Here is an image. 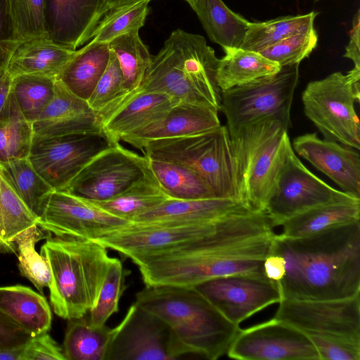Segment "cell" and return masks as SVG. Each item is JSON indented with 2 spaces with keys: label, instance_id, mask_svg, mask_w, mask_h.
<instances>
[{
  "label": "cell",
  "instance_id": "1",
  "mask_svg": "<svg viewBox=\"0 0 360 360\" xmlns=\"http://www.w3.org/2000/svg\"><path fill=\"white\" fill-rule=\"evenodd\" d=\"M274 227L265 212L245 208L224 216L202 237L132 262L145 285L195 287L236 274L266 277L263 264L272 250Z\"/></svg>",
  "mask_w": 360,
  "mask_h": 360
},
{
  "label": "cell",
  "instance_id": "2",
  "mask_svg": "<svg viewBox=\"0 0 360 360\" xmlns=\"http://www.w3.org/2000/svg\"><path fill=\"white\" fill-rule=\"evenodd\" d=\"M286 264L282 300H334L360 293V220L300 238L276 235Z\"/></svg>",
  "mask_w": 360,
  "mask_h": 360
},
{
  "label": "cell",
  "instance_id": "3",
  "mask_svg": "<svg viewBox=\"0 0 360 360\" xmlns=\"http://www.w3.org/2000/svg\"><path fill=\"white\" fill-rule=\"evenodd\" d=\"M135 303L161 319L187 355L217 359L226 354L240 330L195 287L146 285Z\"/></svg>",
  "mask_w": 360,
  "mask_h": 360
},
{
  "label": "cell",
  "instance_id": "4",
  "mask_svg": "<svg viewBox=\"0 0 360 360\" xmlns=\"http://www.w3.org/2000/svg\"><path fill=\"white\" fill-rule=\"evenodd\" d=\"M219 62L204 37L175 30L160 51L153 56L143 82L135 91L161 93L178 103L203 105L219 112L221 104L217 81Z\"/></svg>",
  "mask_w": 360,
  "mask_h": 360
},
{
  "label": "cell",
  "instance_id": "5",
  "mask_svg": "<svg viewBox=\"0 0 360 360\" xmlns=\"http://www.w3.org/2000/svg\"><path fill=\"white\" fill-rule=\"evenodd\" d=\"M41 255L50 270L55 314L67 320L86 316L96 302L111 259L107 248L92 240L50 236Z\"/></svg>",
  "mask_w": 360,
  "mask_h": 360
},
{
  "label": "cell",
  "instance_id": "6",
  "mask_svg": "<svg viewBox=\"0 0 360 360\" xmlns=\"http://www.w3.org/2000/svg\"><path fill=\"white\" fill-rule=\"evenodd\" d=\"M291 124L266 119L229 131L235 159L240 200L250 209L266 206L292 147Z\"/></svg>",
  "mask_w": 360,
  "mask_h": 360
},
{
  "label": "cell",
  "instance_id": "7",
  "mask_svg": "<svg viewBox=\"0 0 360 360\" xmlns=\"http://www.w3.org/2000/svg\"><path fill=\"white\" fill-rule=\"evenodd\" d=\"M141 151L148 159L173 162L194 172L217 198L240 200L230 135L225 126L188 136L150 141Z\"/></svg>",
  "mask_w": 360,
  "mask_h": 360
},
{
  "label": "cell",
  "instance_id": "8",
  "mask_svg": "<svg viewBox=\"0 0 360 360\" xmlns=\"http://www.w3.org/2000/svg\"><path fill=\"white\" fill-rule=\"evenodd\" d=\"M299 65L275 75L221 91V110L232 131L266 119L290 123V108L299 79Z\"/></svg>",
  "mask_w": 360,
  "mask_h": 360
},
{
  "label": "cell",
  "instance_id": "9",
  "mask_svg": "<svg viewBox=\"0 0 360 360\" xmlns=\"http://www.w3.org/2000/svg\"><path fill=\"white\" fill-rule=\"evenodd\" d=\"M360 94L347 75L333 72L309 82L302 94L306 116L325 139L360 148V124L354 103Z\"/></svg>",
  "mask_w": 360,
  "mask_h": 360
},
{
  "label": "cell",
  "instance_id": "10",
  "mask_svg": "<svg viewBox=\"0 0 360 360\" xmlns=\"http://www.w3.org/2000/svg\"><path fill=\"white\" fill-rule=\"evenodd\" d=\"M184 355L169 326L134 302L112 328L105 360H174Z\"/></svg>",
  "mask_w": 360,
  "mask_h": 360
},
{
  "label": "cell",
  "instance_id": "11",
  "mask_svg": "<svg viewBox=\"0 0 360 360\" xmlns=\"http://www.w3.org/2000/svg\"><path fill=\"white\" fill-rule=\"evenodd\" d=\"M150 172L145 155L114 143L91 158L63 191L88 200H107Z\"/></svg>",
  "mask_w": 360,
  "mask_h": 360
},
{
  "label": "cell",
  "instance_id": "12",
  "mask_svg": "<svg viewBox=\"0 0 360 360\" xmlns=\"http://www.w3.org/2000/svg\"><path fill=\"white\" fill-rule=\"evenodd\" d=\"M354 198H356L331 187L311 172L291 147L267 202L265 212L272 225L276 226L309 209Z\"/></svg>",
  "mask_w": 360,
  "mask_h": 360
},
{
  "label": "cell",
  "instance_id": "13",
  "mask_svg": "<svg viewBox=\"0 0 360 360\" xmlns=\"http://www.w3.org/2000/svg\"><path fill=\"white\" fill-rule=\"evenodd\" d=\"M274 316L306 334L360 344V293L334 300L283 299Z\"/></svg>",
  "mask_w": 360,
  "mask_h": 360
},
{
  "label": "cell",
  "instance_id": "14",
  "mask_svg": "<svg viewBox=\"0 0 360 360\" xmlns=\"http://www.w3.org/2000/svg\"><path fill=\"white\" fill-rule=\"evenodd\" d=\"M112 143L102 134L34 137L28 158L55 191H63L82 169Z\"/></svg>",
  "mask_w": 360,
  "mask_h": 360
},
{
  "label": "cell",
  "instance_id": "15",
  "mask_svg": "<svg viewBox=\"0 0 360 360\" xmlns=\"http://www.w3.org/2000/svg\"><path fill=\"white\" fill-rule=\"evenodd\" d=\"M223 217L193 224L131 222L92 240L132 261L173 249L202 237L212 231Z\"/></svg>",
  "mask_w": 360,
  "mask_h": 360
},
{
  "label": "cell",
  "instance_id": "16",
  "mask_svg": "<svg viewBox=\"0 0 360 360\" xmlns=\"http://www.w3.org/2000/svg\"><path fill=\"white\" fill-rule=\"evenodd\" d=\"M226 354L240 360H320L306 333L274 318L240 328Z\"/></svg>",
  "mask_w": 360,
  "mask_h": 360
},
{
  "label": "cell",
  "instance_id": "17",
  "mask_svg": "<svg viewBox=\"0 0 360 360\" xmlns=\"http://www.w3.org/2000/svg\"><path fill=\"white\" fill-rule=\"evenodd\" d=\"M129 223L90 200L54 191L39 216L37 226L57 237L94 240Z\"/></svg>",
  "mask_w": 360,
  "mask_h": 360
},
{
  "label": "cell",
  "instance_id": "18",
  "mask_svg": "<svg viewBox=\"0 0 360 360\" xmlns=\"http://www.w3.org/2000/svg\"><path fill=\"white\" fill-rule=\"evenodd\" d=\"M195 288L230 322L246 319L282 300L276 282L266 277L236 274L214 278Z\"/></svg>",
  "mask_w": 360,
  "mask_h": 360
},
{
  "label": "cell",
  "instance_id": "19",
  "mask_svg": "<svg viewBox=\"0 0 360 360\" xmlns=\"http://www.w3.org/2000/svg\"><path fill=\"white\" fill-rule=\"evenodd\" d=\"M292 147L343 192L360 199V155L354 148L321 139L316 133L296 137Z\"/></svg>",
  "mask_w": 360,
  "mask_h": 360
},
{
  "label": "cell",
  "instance_id": "20",
  "mask_svg": "<svg viewBox=\"0 0 360 360\" xmlns=\"http://www.w3.org/2000/svg\"><path fill=\"white\" fill-rule=\"evenodd\" d=\"M34 137L103 134L98 115L87 101L56 80L52 100L32 123Z\"/></svg>",
  "mask_w": 360,
  "mask_h": 360
},
{
  "label": "cell",
  "instance_id": "21",
  "mask_svg": "<svg viewBox=\"0 0 360 360\" xmlns=\"http://www.w3.org/2000/svg\"><path fill=\"white\" fill-rule=\"evenodd\" d=\"M105 14V0H46L49 36L56 43L77 50L91 40Z\"/></svg>",
  "mask_w": 360,
  "mask_h": 360
},
{
  "label": "cell",
  "instance_id": "22",
  "mask_svg": "<svg viewBox=\"0 0 360 360\" xmlns=\"http://www.w3.org/2000/svg\"><path fill=\"white\" fill-rule=\"evenodd\" d=\"M219 126L218 111L203 105L181 102L159 119L124 136L121 141L142 150L150 141L198 134Z\"/></svg>",
  "mask_w": 360,
  "mask_h": 360
},
{
  "label": "cell",
  "instance_id": "23",
  "mask_svg": "<svg viewBox=\"0 0 360 360\" xmlns=\"http://www.w3.org/2000/svg\"><path fill=\"white\" fill-rule=\"evenodd\" d=\"M178 102L156 92L135 91L128 94L101 121L103 134L112 143L163 116Z\"/></svg>",
  "mask_w": 360,
  "mask_h": 360
},
{
  "label": "cell",
  "instance_id": "24",
  "mask_svg": "<svg viewBox=\"0 0 360 360\" xmlns=\"http://www.w3.org/2000/svg\"><path fill=\"white\" fill-rule=\"evenodd\" d=\"M75 52L49 36L32 38L14 47L7 60L6 70L12 77L32 75L57 79Z\"/></svg>",
  "mask_w": 360,
  "mask_h": 360
},
{
  "label": "cell",
  "instance_id": "25",
  "mask_svg": "<svg viewBox=\"0 0 360 360\" xmlns=\"http://www.w3.org/2000/svg\"><path fill=\"white\" fill-rule=\"evenodd\" d=\"M245 208L249 207L242 201L231 198L198 200L168 198L139 215L133 222L193 224L214 220Z\"/></svg>",
  "mask_w": 360,
  "mask_h": 360
},
{
  "label": "cell",
  "instance_id": "26",
  "mask_svg": "<svg viewBox=\"0 0 360 360\" xmlns=\"http://www.w3.org/2000/svg\"><path fill=\"white\" fill-rule=\"evenodd\" d=\"M0 310L32 337L51 328L52 315L46 299L28 287H0Z\"/></svg>",
  "mask_w": 360,
  "mask_h": 360
},
{
  "label": "cell",
  "instance_id": "27",
  "mask_svg": "<svg viewBox=\"0 0 360 360\" xmlns=\"http://www.w3.org/2000/svg\"><path fill=\"white\" fill-rule=\"evenodd\" d=\"M110 53L108 43L89 41L76 50L57 79L73 94L87 101L108 65Z\"/></svg>",
  "mask_w": 360,
  "mask_h": 360
},
{
  "label": "cell",
  "instance_id": "28",
  "mask_svg": "<svg viewBox=\"0 0 360 360\" xmlns=\"http://www.w3.org/2000/svg\"><path fill=\"white\" fill-rule=\"evenodd\" d=\"M360 220V199L319 205L300 212L282 223L283 238H300Z\"/></svg>",
  "mask_w": 360,
  "mask_h": 360
},
{
  "label": "cell",
  "instance_id": "29",
  "mask_svg": "<svg viewBox=\"0 0 360 360\" xmlns=\"http://www.w3.org/2000/svg\"><path fill=\"white\" fill-rule=\"evenodd\" d=\"M217 81L221 91L276 74L281 67L260 53L242 48L223 49Z\"/></svg>",
  "mask_w": 360,
  "mask_h": 360
},
{
  "label": "cell",
  "instance_id": "30",
  "mask_svg": "<svg viewBox=\"0 0 360 360\" xmlns=\"http://www.w3.org/2000/svg\"><path fill=\"white\" fill-rule=\"evenodd\" d=\"M193 11L212 42L223 49L240 47L250 21L231 10L222 0H198Z\"/></svg>",
  "mask_w": 360,
  "mask_h": 360
},
{
  "label": "cell",
  "instance_id": "31",
  "mask_svg": "<svg viewBox=\"0 0 360 360\" xmlns=\"http://www.w3.org/2000/svg\"><path fill=\"white\" fill-rule=\"evenodd\" d=\"M168 198L150 170L117 196L103 201H90L107 212L131 223L139 215Z\"/></svg>",
  "mask_w": 360,
  "mask_h": 360
},
{
  "label": "cell",
  "instance_id": "32",
  "mask_svg": "<svg viewBox=\"0 0 360 360\" xmlns=\"http://www.w3.org/2000/svg\"><path fill=\"white\" fill-rule=\"evenodd\" d=\"M68 321L62 347L66 360H105L112 328L93 326L85 316Z\"/></svg>",
  "mask_w": 360,
  "mask_h": 360
},
{
  "label": "cell",
  "instance_id": "33",
  "mask_svg": "<svg viewBox=\"0 0 360 360\" xmlns=\"http://www.w3.org/2000/svg\"><path fill=\"white\" fill-rule=\"evenodd\" d=\"M38 219L0 167V252L15 253V239L26 229L37 225Z\"/></svg>",
  "mask_w": 360,
  "mask_h": 360
},
{
  "label": "cell",
  "instance_id": "34",
  "mask_svg": "<svg viewBox=\"0 0 360 360\" xmlns=\"http://www.w3.org/2000/svg\"><path fill=\"white\" fill-rule=\"evenodd\" d=\"M33 138L32 123L23 115L11 91L0 113V163L28 158Z\"/></svg>",
  "mask_w": 360,
  "mask_h": 360
},
{
  "label": "cell",
  "instance_id": "35",
  "mask_svg": "<svg viewBox=\"0 0 360 360\" xmlns=\"http://www.w3.org/2000/svg\"><path fill=\"white\" fill-rule=\"evenodd\" d=\"M149 167L169 198L198 200L217 198L196 173L173 162L148 159Z\"/></svg>",
  "mask_w": 360,
  "mask_h": 360
},
{
  "label": "cell",
  "instance_id": "36",
  "mask_svg": "<svg viewBox=\"0 0 360 360\" xmlns=\"http://www.w3.org/2000/svg\"><path fill=\"white\" fill-rule=\"evenodd\" d=\"M317 15V12L311 11L263 22H250L240 48L260 53L285 38L313 28Z\"/></svg>",
  "mask_w": 360,
  "mask_h": 360
},
{
  "label": "cell",
  "instance_id": "37",
  "mask_svg": "<svg viewBox=\"0 0 360 360\" xmlns=\"http://www.w3.org/2000/svg\"><path fill=\"white\" fill-rule=\"evenodd\" d=\"M0 167L21 199L39 217L55 190L34 169L28 158L0 163Z\"/></svg>",
  "mask_w": 360,
  "mask_h": 360
},
{
  "label": "cell",
  "instance_id": "38",
  "mask_svg": "<svg viewBox=\"0 0 360 360\" xmlns=\"http://www.w3.org/2000/svg\"><path fill=\"white\" fill-rule=\"evenodd\" d=\"M122 70L124 87L129 94L141 86L153 56L139 36V30L122 34L108 43Z\"/></svg>",
  "mask_w": 360,
  "mask_h": 360
},
{
  "label": "cell",
  "instance_id": "39",
  "mask_svg": "<svg viewBox=\"0 0 360 360\" xmlns=\"http://www.w3.org/2000/svg\"><path fill=\"white\" fill-rule=\"evenodd\" d=\"M6 1L11 53L15 46L24 41L49 36L46 15V0Z\"/></svg>",
  "mask_w": 360,
  "mask_h": 360
},
{
  "label": "cell",
  "instance_id": "40",
  "mask_svg": "<svg viewBox=\"0 0 360 360\" xmlns=\"http://www.w3.org/2000/svg\"><path fill=\"white\" fill-rule=\"evenodd\" d=\"M56 79L22 75L12 79L11 92L25 118L33 123L51 102Z\"/></svg>",
  "mask_w": 360,
  "mask_h": 360
},
{
  "label": "cell",
  "instance_id": "41",
  "mask_svg": "<svg viewBox=\"0 0 360 360\" xmlns=\"http://www.w3.org/2000/svg\"><path fill=\"white\" fill-rule=\"evenodd\" d=\"M44 232L35 225L21 233L14 241L20 274L27 278L41 295L44 292V288H48L51 281L49 266L35 248L39 240L46 238Z\"/></svg>",
  "mask_w": 360,
  "mask_h": 360
},
{
  "label": "cell",
  "instance_id": "42",
  "mask_svg": "<svg viewBox=\"0 0 360 360\" xmlns=\"http://www.w3.org/2000/svg\"><path fill=\"white\" fill-rule=\"evenodd\" d=\"M128 94L118 60L110 49L108 65L86 101L101 123Z\"/></svg>",
  "mask_w": 360,
  "mask_h": 360
},
{
  "label": "cell",
  "instance_id": "43",
  "mask_svg": "<svg viewBox=\"0 0 360 360\" xmlns=\"http://www.w3.org/2000/svg\"><path fill=\"white\" fill-rule=\"evenodd\" d=\"M127 271L120 260L111 257L96 302L88 317L93 326L105 325L108 319L118 311L120 299L126 288Z\"/></svg>",
  "mask_w": 360,
  "mask_h": 360
},
{
  "label": "cell",
  "instance_id": "44",
  "mask_svg": "<svg viewBox=\"0 0 360 360\" xmlns=\"http://www.w3.org/2000/svg\"><path fill=\"white\" fill-rule=\"evenodd\" d=\"M149 1H144L103 16L92 34L90 41L109 43L112 39L144 25Z\"/></svg>",
  "mask_w": 360,
  "mask_h": 360
},
{
  "label": "cell",
  "instance_id": "45",
  "mask_svg": "<svg viewBox=\"0 0 360 360\" xmlns=\"http://www.w3.org/2000/svg\"><path fill=\"white\" fill-rule=\"evenodd\" d=\"M318 35L314 27L285 38L260 53L281 67L300 64L316 48Z\"/></svg>",
  "mask_w": 360,
  "mask_h": 360
},
{
  "label": "cell",
  "instance_id": "46",
  "mask_svg": "<svg viewBox=\"0 0 360 360\" xmlns=\"http://www.w3.org/2000/svg\"><path fill=\"white\" fill-rule=\"evenodd\" d=\"M315 346L320 360H360V344L316 334H307Z\"/></svg>",
  "mask_w": 360,
  "mask_h": 360
},
{
  "label": "cell",
  "instance_id": "47",
  "mask_svg": "<svg viewBox=\"0 0 360 360\" xmlns=\"http://www.w3.org/2000/svg\"><path fill=\"white\" fill-rule=\"evenodd\" d=\"M22 360H66L62 347L47 333L32 337L25 344Z\"/></svg>",
  "mask_w": 360,
  "mask_h": 360
},
{
  "label": "cell",
  "instance_id": "48",
  "mask_svg": "<svg viewBox=\"0 0 360 360\" xmlns=\"http://www.w3.org/2000/svg\"><path fill=\"white\" fill-rule=\"evenodd\" d=\"M32 336L0 310V350L25 345Z\"/></svg>",
  "mask_w": 360,
  "mask_h": 360
},
{
  "label": "cell",
  "instance_id": "49",
  "mask_svg": "<svg viewBox=\"0 0 360 360\" xmlns=\"http://www.w3.org/2000/svg\"><path fill=\"white\" fill-rule=\"evenodd\" d=\"M349 41L345 48L343 57L350 59L354 68L360 69V11H357L352 22V27L349 32Z\"/></svg>",
  "mask_w": 360,
  "mask_h": 360
},
{
  "label": "cell",
  "instance_id": "50",
  "mask_svg": "<svg viewBox=\"0 0 360 360\" xmlns=\"http://www.w3.org/2000/svg\"><path fill=\"white\" fill-rule=\"evenodd\" d=\"M7 1L0 0V66L6 65L11 53Z\"/></svg>",
  "mask_w": 360,
  "mask_h": 360
},
{
  "label": "cell",
  "instance_id": "51",
  "mask_svg": "<svg viewBox=\"0 0 360 360\" xmlns=\"http://www.w3.org/2000/svg\"><path fill=\"white\" fill-rule=\"evenodd\" d=\"M264 276L274 282L281 281L285 274L286 264L284 258L280 255L270 253L263 264Z\"/></svg>",
  "mask_w": 360,
  "mask_h": 360
},
{
  "label": "cell",
  "instance_id": "52",
  "mask_svg": "<svg viewBox=\"0 0 360 360\" xmlns=\"http://www.w3.org/2000/svg\"><path fill=\"white\" fill-rule=\"evenodd\" d=\"M13 77L6 70V64L0 66V113L11 91Z\"/></svg>",
  "mask_w": 360,
  "mask_h": 360
},
{
  "label": "cell",
  "instance_id": "53",
  "mask_svg": "<svg viewBox=\"0 0 360 360\" xmlns=\"http://www.w3.org/2000/svg\"><path fill=\"white\" fill-rule=\"evenodd\" d=\"M144 1L152 0H105V15Z\"/></svg>",
  "mask_w": 360,
  "mask_h": 360
},
{
  "label": "cell",
  "instance_id": "54",
  "mask_svg": "<svg viewBox=\"0 0 360 360\" xmlns=\"http://www.w3.org/2000/svg\"><path fill=\"white\" fill-rule=\"evenodd\" d=\"M25 345L16 348L0 350V360H22Z\"/></svg>",
  "mask_w": 360,
  "mask_h": 360
},
{
  "label": "cell",
  "instance_id": "55",
  "mask_svg": "<svg viewBox=\"0 0 360 360\" xmlns=\"http://www.w3.org/2000/svg\"><path fill=\"white\" fill-rule=\"evenodd\" d=\"M189 6L192 8L193 10H194L196 7V5L198 2V0H185Z\"/></svg>",
  "mask_w": 360,
  "mask_h": 360
},
{
  "label": "cell",
  "instance_id": "56",
  "mask_svg": "<svg viewBox=\"0 0 360 360\" xmlns=\"http://www.w3.org/2000/svg\"><path fill=\"white\" fill-rule=\"evenodd\" d=\"M314 1H320V0H314Z\"/></svg>",
  "mask_w": 360,
  "mask_h": 360
}]
</instances>
